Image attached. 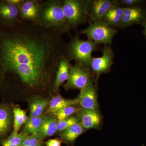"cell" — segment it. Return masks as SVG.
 Returning a JSON list of instances; mask_svg holds the SVG:
<instances>
[{"label": "cell", "mask_w": 146, "mask_h": 146, "mask_svg": "<svg viewBox=\"0 0 146 146\" xmlns=\"http://www.w3.org/2000/svg\"><path fill=\"white\" fill-rule=\"evenodd\" d=\"M96 43L91 40H81L78 36L71 39L66 45L65 57L68 61L74 60L76 63L89 68L92 52L96 49Z\"/></svg>", "instance_id": "cell-3"}, {"label": "cell", "mask_w": 146, "mask_h": 146, "mask_svg": "<svg viewBox=\"0 0 146 146\" xmlns=\"http://www.w3.org/2000/svg\"><path fill=\"white\" fill-rule=\"evenodd\" d=\"M21 146H44L42 141L36 135H29L23 142Z\"/></svg>", "instance_id": "cell-25"}, {"label": "cell", "mask_w": 146, "mask_h": 146, "mask_svg": "<svg viewBox=\"0 0 146 146\" xmlns=\"http://www.w3.org/2000/svg\"><path fill=\"white\" fill-rule=\"evenodd\" d=\"M6 1L9 3L19 7L23 2V0H6Z\"/></svg>", "instance_id": "cell-30"}, {"label": "cell", "mask_w": 146, "mask_h": 146, "mask_svg": "<svg viewBox=\"0 0 146 146\" xmlns=\"http://www.w3.org/2000/svg\"><path fill=\"white\" fill-rule=\"evenodd\" d=\"M42 1L23 0L19 7L21 18L25 20L36 22Z\"/></svg>", "instance_id": "cell-12"}, {"label": "cell", "mask_w": 146, "mask_h": 146, "mask_svg": "<svg viewBox=\"0 0 146 146\" xmlns=\"http://www.w3.org/2000/svg\"><path fill=\"white\" fill-rule=\"evenodd\" d=\"M144 27H145V34L146 35V23L144 24Z\"/></svg>", "instance_id": "cell-31"}, {"label": "cell", "mask_w": 146, "mask_h": 146, "mask_svg": "<svg viewBox=\"0 0 146 146\" xmlns=\"http://www.w3.org/2000/svg\"><path fill=\"white\" fill-rule=\"evenodd\" d=\"M79 122V118L76 117H70L61 121H57V131L62 132L74 124Z\"/></svg>", "instance_id": "cell-24"}, {"label": "cell", "mask_w": 146, "mask_h": 146, "mask_svg": "<svg viewBox=\"0 0 146 146\" xmlns=\"http://www.w3.org/2000/svg\"><path fill=\"white\" fill-rule=\"evenodd\" d=\"M13 110L10 106L0 104V144L6 138L13 121Z\"/></svg>", "instance_id": "cell-11"}, {"label": "cell", "mask_w": 146, "mask_h": 146, "mask_svg": "<svg viewBox=\"0 0 146 146\" xmlns=\"http://www.w3.org/2000/svg\"><path fill=\"white\" fill-rule=\"evenodd\" d=\"M45 116L42 115L38 117L29 118L24 127V132L29 135L35 134L42 125Z\"/></svg>", "instance_id": "cell-20"}, {"label": "cell", "mask_w": 146, "mask_h": 146, "mask_svg": "<svg viewBox=\"0 0 146 146\" xmlns=\"http://www.w3.org/2000/svg\"><path fill=\"white\" fill-rule=\"evenodd\" d=\"M63 8L69 29H74L86 20L87 1L80 0H64Z\"/></svg>", "instance_id": "cell-4"}, {"label": "cell", "mask_w": 146, "mask_h": 146, "mask_svg": "<svg viewBox=\"0 0 146 146\" xmlns=\"http://www.w3.org/2000/svg\"><path fill=\"white\" fill-rule=\"evenodd\" d=\"M28 136V134L23 131L17 134L11 133L2 141L1 145L2 146H21Z\"/></svg>", "instance_id": "cell-22"}, {"label": "cell", "mask_w": 146, "mask_h": 146, "mask_svg": "<svg viewBox=\"0 0 146 146\" xmlns=\"http://www.w3.org/2000/svg\"><path fill=\"white\" fill-rule=\"evenodd\" d=\"M47 99L38 96L33 97L29 103V117H38L42 115L45 110L49 104Z\"/></svg>", "instance_id": "cell-17"}, {"label": "cell", "mask_w": 146, "mask_h": 146, "mask_svg": "<svg viewBox=\"0 0 146 146\" xmlns=\"http://www.w3.org/2000/svg\"><path fill=\"white\" fill-rule=\"evenodd\" d=\"M124 15L132 16H144L142 9L138 7L124 8Z\"/></svg>", "instance_id": "cell-27"}, {"label": "cell", "mask_w": 146, "mask_h": 146, "mask_svg": "<svg viewBox=\"0 0 146 146\" xmlns=\"http://www.w3.org/2000/svg\"><path fill=\"white\" fill-rule=\"evenodd\" d=\"M63 1H42L35 23L47 28L64 33L70 31L63 8Z\"/></svg>", "instance_id": "cell-2"}, {"label": "cell", "mask_w": 146, "mask_h": 146, "mask_svg": "<svg viewBox=\"0 0 146 146\" xmlns=\"http://www.w3.org/2000/svg\"><path fill=\"white\" fill-rule=\"evenodd\" d=\"M62 34L23 18L13 25L0 22V89L12 84L26 91H54L67 45Z\"/></svg>", "instance_id": "cell-1"}, {"label": "cell", "mask_w": 146, "mask_h": 146, "mask_svg": "<svg viewBox=\"0 0 146 146\" xmlns=\"http://www.w3.org/2000/svg\"><path fill=\"white\" fill-rule=\"evenodd\" d=\"M144 18V16H132L123 15L121 22L123 25H131L133 23L140 22Z\"/></svg>", "instance_id": "cell-26"}, {"label": "cell", "mask_w": 146, "mask_h": 146, "mask_svg": "<svg viewBox=\"0 0 146 146\" xmlns=\"http://www.w3.org/2000/svg\"><path fill=\"white\" fill-rule=\"evenodd\" d=\"M70 65L69 61L65 56H63L60 60L56 73L54 92L57 91L60 86L68 80Z\"/></svg>", "instance_id": "cell-16"}, {"label": "cell", "mask_w": 146, "mask_h": 146, "mask_svg": "<svg viewBox=\"0 0 146 146\" xmlns=\"http://www.w3.org/2000/svg\"><path fill=\"white\" fill-rule=\"evenodd\" d=\"M68 106L56 112L55 116L56 117L58 121H61L70 117L75 113L80 111V108L74 106Z\"/></svg>", "instance_id": "cell-23"}, {"label": "cell", "mask_w": 146, "mask_h": 146, "mask_svg": "<svg viewBox=\"0 0 146 146\" xmlns=\"http://www.w3.org/2000/svg\"><path fill=\"white\" fill-rule=\"evenodd\" d=\"M84 131V128L80 122L74 124L59 133L61 140L68 144L74 143L76 138Z\"/></svg>", "instance_id": "cell-18"}, {"label": "cell", "mask_w": 146, "mask_h": 146, "mask_svg": "<svg viewBox=\"0 0 146 146\" xmlns=\"http://www.w3.org/2000/svg\"><path fill=\"white\" fill-rule=\"evenodd\" d=\"M123 3L127 5H131L142 2V1L139 0H124L122 1Z\"/></svg>", "instance_id": "cell-29"}, {"label": "cell", "mask_w": 146, "mask_h": 146, "mask_svg": "<svg viewBox=\"0 0 146 146\" xmlns=\"http://www.w3.org/2000/svg\"><path fill=\"white\" fill-rule=\"evenodd\" d=\"M114 2L108 0L87 1V13L95 22L100 21L110 9L115 6Z\"/></svg>", "instance_id": "cell-7"}, {"label": "cell", "mask_w": 146, "mask_h": 146, "mask_svg": "<svg viewBox=\"0 0 146 146\" xmlns=\"http://www.w3.org/2000/svg\"><path fill=\"white\" fill-rule=\"evenodd\" d=\"M80 122L85 129L98 127L101 122V117L97 110L84 109L80 111Z\"/></svg>", "instance_id": "cell-13"}, {"label": "cell", "mask_w": 146, "mask_h": 146, "mask_svg": "<svg viewBox=\"0 0 146 146\" xmlns=\"http://www.w3.org/2000/svg\"><path fill=\"white\" fill-rule=\"evenodd\" d=\"M19 7L11 4L6 0L0 1V22L8 25H13L21 21Z\"/></svg>", "instance_id": "cell-8"}, {"label": "cell", "mask_w": 146, "mask_h": 146, "mask_svg": "<svg viewBox=\"0 0 146 146\" xmlns=\"http://www.w3.org/2000/svg\"><path fill=\"white\" fill-rule=\"evenodd\" d=\"M78 104L76 98L74 100L66 99L60 95L53 97L50 101L47 113L49 115H55L60 110L71 106Z\"/></svg>", "instance_id": "cell-15"}, {"label": "cell", "mask_w": 146, "mask_h": 146, "mask_svg": "<svg viewBox=\"0 0 146 146\" xmlns=\"http://www.w3.org/2000/svg\"><path fill=\"white\" fill-rule=\"evenodd\" d=\"M13 129L12 133L17 134L22 126L26 123L28 120V118L26 113L24 110L17 107H13Z\"/></svg>", "instance_id": "cell-19"}, {"label": "cell", "mask_w": 146, "mask_h": 146, "mask_svg": "<svg viewBox=\"0 0 146 146\" xmlns=\"http://www.w3.org/2000/svg\"><path fill=\"white\" fill-rule=\"evenodd\" d=\"M117 30L110 28L104 21H97L90 24L88 27L82 31L80 33L85 35L89 40L95 43L110 44Z\"/></svg>", "instance_id": "cell-5"}, {"label": "cell", "mask_w": 146, "mask_h": 146, "mask_svg": "<svg viewBox=\"0 0 146 146\" xmlns=\"http://www.w3.org/2000/svg\"><path fill=\"white\" fill-rule=\"evenodd\" d=\"M57 131V121L56 119L51 115L46 116L42 125L35 135L43 141L45 138L53 136Z\"/></svg>", "instance_id": "cell-14"}, {"label": "cell", "mask_w": 146, "mask_h": 146, "mask_svg": "<svg viewBox=\"0 0 146 146\" xmlns=\"http://www.w3.org/2000/svg\"><path fill=\"white\" fill-rule=\"evenodd\" d=\"M76 99L78 104L83 109L96 110L98 107L97 95L92 83L81 89Z\"/></svg>", "instance_id": "cell-9"}, {"label": "cell", "mask_w": 146, "mask_h": 146, "mask_svg": "<svg viewBox=\"0 0 146 146\" xmlns=\"http://www.w3.org/2000/svg\"><path fill=\"white\" fill-rule=\"evenodd\" d=\"M88 68L78 63L70 65L69 77L64 85L65 89L81 90L92 83Z\"/></svg>", "instance_id": "cell-6"}, {"label": "cell", "mask_w": 146, "mask_h": 146, "mask_svg": "<svg viewBox=\"0 0 146 146\" xmlns=\"http://www.w3.org/2000/svg\"><path fill=\"white\" fill-rule=\"evenodd\" d=\"M62 140L59 138L49 139L45 142L46 146H61Z\"/></svg>", "instance_id": "cell-28"}, {"label": "cell", "mask_w": 146, "mask_h": 146, "mask_svg": "<svg viewBox=\"0 0 146 146\" xmlns=\"http://www.w3.org/2000/svg\"><path fill=\"white\" fill-rule=\"evenodd\" d=\"M123 12L124 8L114 6L105 15L103 18L104 22L108 25H117L121 22Z\"/></svg>", "instance_id": "cell-21"}, {"label": "cell", "mask_w": 146, "mask_h": 146, "mask_svg": "<svg viewBox=\"0 0 146 146\" xmlns=\"http://www.w3.org/2000/svg\"><path fill=\"white\" fill-rule=\"evenodd\" d=\"M103 55L100 57H92L90 67L96 74L105 72L109 70L112 64L113 54L109 48L102 49Z\"/></svg>", "instance_id": "cell-10"}]
</instances>
